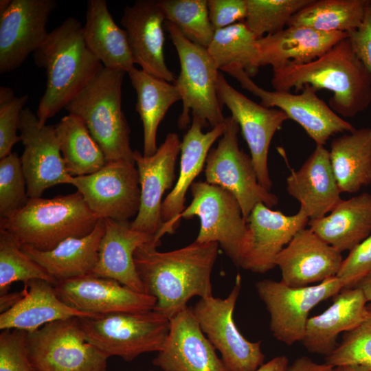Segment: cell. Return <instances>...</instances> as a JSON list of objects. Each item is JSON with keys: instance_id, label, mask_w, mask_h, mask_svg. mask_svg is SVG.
<instances>
[{"instance_id": "8d00e7d4", "label": "cell", "mask_w": 371, "mask_h": 371, "mask_svg": "<svg viewBox=\"0 0 371 371\" xmlns=\"http://www.w3.org/2000/svg\"><path fill=\"white\" fill-rule=\"evenodd\" d=\"M257 38L244 21L215 31L207 48L219 70H244L255 76L260 67Z\"/></svg>"}, {"instance_id": "816d5d0a", "label": "cell", "mask_w": 371, "mask_h": 371, "mask_svg": "<svg viewBox=\"0 0 371 371\" xmlns=\"http://www.w3.org/2000/svg\"><path fill=\"white\" fill-rule=\"evenodd\" d=\"M354 287L360 289L367 302L371 303V271L361 279Z\"/></svg>"}, {"instance_id": "cb8c5ba5", "label": "cell", "mask_w": 371, "mask_h": 371, "mask_svg": "<svg viewBox=\"0 0 371 371\" xmlns=\"http://www.w3.org/2000/svg\"><path fill=\"white\" fill-rule=\"evenodd\" d=\"M196 118L192 119L190 128L183 135L181 144V161L179 178L161 205L162 225L155 236L161 243L166 234H173L180 223L179 216L185 210L186 195L193 181L203 170L212 144L222 136L225 121L207 133Z\"/></svg>"}, {"instance_id": "f907efd6", "label": "cell", "mask_w": 371, "mask_h": 371, "mask_svg": "<svg viewBox=\"0 0 371 371\" xmlns=\"http://www.w3.org/2000/svg\"><path fill=\"white\" fill-rule=\"evenodd\" d=\"M23 296V291L20 293H6L1 295V313H3L14 305Z\"/></svg>"}, {"instance_id": "1f68e13d", "label": "cell", "mask_w": 371, "mask_h": 371, "mask_svg": "<svg viewBox=\"0 0 371 371\" xmlns=\"http://www.w3.org/2000/svg\"><path fill=\"white\" fill-rule=\"evenodd\" d=\"M86 44L104 67L126 74L135 67L125 30L114 21L105 0H89L83 25Z\"/></svg>"}, {"instance_id": "44dd1931", "label": "cell", "mask_w": 371, "mask_h": 371, "mask_svg": "<svg viewBox=\"0 0 371 371\" xmlns=\"http://www.w3.org/2000/svg\"><path fill=\"white\" fill-rule=\"evenodd\" d=\"M170 330L153 363L163 371H229L186 306L170 319Z\"/></svg>"}, {"instance_id": "4316f807", "label": "cell", "mask_w": 371, "mask_h": 371, "mask_svg": "<svg viewBox=\"0 0 371 371\" xmlns=\"http://www.w3.org/2000/svg\"><path fill=\"white\" fill-rule=\"evenodd\" d=\"M105 232L101 239L98 259L91 275L115 280L131 289L144 293L134 262V253L142 245L154 243L155 237L135 230L128 221L103 219Z\"/></svg>"}, {"instance_id": "60d3db41", "label": "cell", "mask_w": 371, "mask_h": 371, "mask_svg": "<svg viewBox=\"0 0 371 371\" xmlns=\"http://www.w3.org/2000/svg\"><path fill=\"white\" fill-rule=\"evenodd\" d=\"M29 199L20 157L12 152L0 160V219L14 216Z\"/></svg>"}, {"instance_id": "7bdbcfd3", "label": "cell", "mask_w": 371, "mask_h": 371, "mask_svg": "<svg viewBox=\"0 0 371 371\" xmlns=\"http://www.w3.org/2000/svg\"><path fill=\"white\" fill-rule=\"evenodd\" d=\"M28 98L27 95L16 97L10 87H0V159L10 154L13 146L21 141L16 131Z\"/></svg>"}, {"instance_id": "7402d4cb", "label": "cell", "mask_w": 371, "mask_h": 371, "mask_svg": "<svg viewBox=\"0 0 371 371\" xmlns=\"http://www.w3.org/2000/svg\"><path fill=\"white\" fill-rule=\"evenodd\" d=\"M165 21L155 0H137L126 5L121 19L135 64L156 78L175 83V76L165 61Z\"/></svg>"}, {"instance_id": "8fae6325", "label": "cell", "mask_w": 371, "mask_h": 371, "mask_svg": "<svg viewBox=\"0 0 371 371\" xmlns=\"http://www.w3.org/2000/svg\"><path fill=\"white\" fill-rule=\"evenodd\" d=\"M256 288L270 315L273 336L290 346L302 341L311 310L344 287L341 280L335 276L316 285L300 287L265 279L258 282Z\"/></svg>"}, {"instance_id": "4dcf8cb0", "label": "cell", "mask_w": 371, "mask_h": 371, "mask_svg": "<svg viewBox=\"0 0 371 371\" xmlns=\"http://www.w3.org/2000/svg\"><path fill=\"white\" fill-rule=\"evenodd\" d=\"M308 225L340 253L350 251L371 234V194L341 199L328 215L309 220Z\"/></svg>"}, {"instance_id": "7a4b0ae2", "label": "cell", "mask_w": 371, "mask_h": 371, "mask_svg": "<svg viewBox=\"0 0 371 371\" xmlns=\"http://www.w3.org/2000/svg\"><path fill=\"white\" fill-rule=\"evenodd\" d=\"M275 91L297 93L308 85L316 91L333 93L328 106L341 117L351 118L371 104V73L345 38L318 58L304 64L288 63L273 70Z\"/></svg>"}, {"instance_id": "74e56055", "label": "cell", "mask_w": 371, "mask_h": 371, "mask_svg": "<svg viewBox=\"0 0 371 371\" xmlns=\"http://www.w3.org/2000/svg\"><path fill=\"white\" fill-rule=\"evenodd\" d=\"M166 21L192 43L207 48L214 36L207 0H158Z\"/></svg>"}, {"instance_id": "c3c4849f", "label": "cell", "mask_w": 371, "mask_h": 371, "mask_svg": "<svg viewBox=\"0 0 371 371\" xmlns=\"http://www.w3.org/2000/svg\"><path fill=\"white\" fill-rule=\"evenodd\" d=\"M334 367L326 363H318L311 359L302 356L289 364L287 371H333Z\"/></svg>"}, {"instance_id": "30bf717a", "label": "cell", "mask_w": 371, "mask_h": 371, "mask_svg": "<svg viewBox=\"0 0 371 371\" xmlns=\"http://www.w3.org/2000/svg\"><path fill=\"white\" fill-rule=\"evenodd\" d=\"M190 190L192 201L179 220L198 216L200 229L195 241L217 243L239 267L247 225L238 200L224 188L206 181L194 182Z\"/></svg>"}, {"instance_id": "4fadbf2b", "label": "cell", "mask_w": 371, "mask_h": 371, "mask_svg": "<svg viewBox=\"0 0 371 371\" xmlns=\"http://www.w3.org/2000/svg\"><path fill=\"white\" fill-rule=\"evenodd\" d=\"M226 73L236 78L242 88L259 98L262 106L278 109L300 125L316 145L324 146L331 136L355 129L320 99L308 85L303 87L301 93L268 91L257 85L243 69H232Z\"/></svg>"}, {"instance_id": "681fc988", "label": "cell", "mask_w": 371, "mask_h": 371, "mask_svg": "<svg viewBox=\"0 0 371 371\" xmlns=\"http://www.w3.org/2000/svg\"><path fill=\"white\" fill-rule=\"evenodd\" d=\"M289 365L286 356H278L263 363L255 371H287Z\"/></svg>"}, {"instance_id": "db71d44e", "label": "cell", "mask_w": 371, "mask_h": 371, "mask_svg": "<svg viewBox=\"0 0 371 371\" xmlns=\"http://www.w3.org/2000/svg\"><path fill=\"white\" fill-rule=\"evenodd\" d=\"M12 0H1L0 1V14L5 12L9 8Z\"/></svg>"}, {"instance_id": "f546056e", "label": "cell", "mask_w": 371, "mask_h": 371, "mask_svg": "<svg viewBox=\"0 0 371 371\" xmlns=\"http://www.w3.org/2000/svg\"><path fill=\"white\" fill-rule=\"evenodd\" d=\"M105 232L100 218L88 235L69 238L49 251H39L21 245L22 250L42 267L56 282L91 275L98 259Z\"/></svg>"}, {"instance_id": "5bb4252c", "label": "cell", "mask_w": 371, "mask_h": 371, "mask_svg": "<svg viewBox=\"0 0 371 371\" xmlns=\"http://www.w3.org/2000/svg\"><path fill=\"white\" fill-rule=\"evenodd\" d=\"M71 185L99 218L128 221L139 212L141 190L138 170L133 163L106 162L94 173L73 177Z\"/></svg>"}, {"instance_id": "d590c367", "label": "cell", "mask_w": 371, "mask_h": 371, "mask_svg": "<svg viewBox=\"0 0 371 371\" xmlns=\"http://www.w3.org/2000/svg\"><path fill=\"white\" fill-rule=\"evenodd\" d=\"M368 1L312 0L290 19L287 26L304 27L327 33L348 34L362 23Z\"/></svg>"}, {"instance_id": "3957f363", "label": "cell", "mask_w": 371, "mask_h": 371, "mask_svg": "<svg viewBox=\"0 0 371 371\" xmlns=\"http://www.w3.org/2000/svg\"><path fill=\"white\" fill-rule=\"evenodd\" d=\"M33 56L47 78L36 113L41 124L65 109L104 67L87 47L83 25L75 17L49 32Z\"/></svg>"}, {"instance_id": "f5cc1de1", "label": "cell", "mask_w": 371, "mask_h": 371, "mask_svg": "<svg viewBox=\"0 0 371 371\" xmlns=\"http://www.w3.org/2000/svg\"><path fill=\"white\" fill-rule=\"evenodd\" d=\"M371 369L358 365H344L334 368L333 371H370Z\"/></svg>"}, {"instance_id": "484cf974", "label": "cell", "mask_w": 371, "mask_h": 371, "mask_svg": "<svg viewBox=\"0 0 371 371\" xmlns=\"http://www.w3.org/2000/svg\"><path fill=\"white\" fill-rule=\"evenodd\" d=\"M368 305L360 289L344 288L326 311L308 318L301 342L309 352L328 357L337 348L340 333L351 330L365 320Z\"/></svg>"}, {"instance_id": "e0dca14e", "label": "cell", "mask_w": 371, "mask_h": 371, "mask_svg": "<svg viewBox=\"0 0 371 371\" xmlns=\"http://www.w3.org/2000/svg\"><path fill=\"white\" fill-rule=\"evenodd\" d=\"M309 220L300 208L297 214L289 216L262 203L256 204L247 218L239 267L258 273L276 267L277 256Z\"/></svg>"}, {"instance_id": "ba28073f", "label": "cell", "mask_w": 371, "mask_h": 371, "mask_svg": "<svg viewBox=\"0 0 371 371\" xmlns=\"http://www.w3.org/2000/svg\"><path fill=\"white\" fill-rule=\"evenodd\" d=\"M78 319L52 322L27 333L29 358L36 371H107L109 357L87 341Z\"/></svg>"}, {"instance_id": "9c48e42d", "label": "cell", "mask_w": 371, "mask_h": 371, "mask_svg": "<svg viewBox=\"0 0 371 371\" xmlns=\"http://www.w3.org/2000/svg\"><path fill=\"white\" fill-rule=\"evenodd\" d=\"M240 130L232 116L225 117V128L218 145L207 156L205 175L206 182L224 188L236 198L247 221L256 204L271 207L278 204V199L259 183L251 156L239 148Z\"/></svg>"}, {"instance_id": "8992f818", "label": "cell", "mask_w": 371, "mask_h": 371, "mask_svg": "<svg viewBox=\"0 0 371 371\" xmlns=\"http://www.w3.org/2000/svg\"><path fill=\"white\" fill-rule=\"evenodd\" d=\"M165 25L180 62V73L174 83L183 103L179 128H188L190 114L203 127L213 128L224 123L225 117L217 93L219 69L212 57L206 48L188 40L172 23L166 21Z\"/></svg>"}, {"instance_id": "11a10c76", "label": "cell", "mask_w": 371, "mask_h": 371, "mask_svg": "<svg viewBox=\"0 0 371 371\" xmlns=\"http://www.w3.org/2000/svg\"><path fill=\"white\" fill-rule=\"evenodd\" d=\"M371 371V370H370Z\"/></svg>"}, {"instance_id": "d6986e66", "label": "cell", "mask_w": 371, "mask_h": 371, "mask_svg": "<svg viewBox=\"0 0 371 371\" xmlns=\"http://www.w3.org/2000/svg\"><path fill=\"white\" fill-rule=\"evenodd\" d=\"M181 144L178 135L170 133L153 155L145 157L134 150L141 199L139 212L130 222L132 229L155 237L161 228L162 197L175 180V164Z\"/></svg>"}, {"instance_id": "f35d334b", "label": "cell", "mask_w": 371, "mask_h": 371, "mask_svg": "<svg viewBox=\"0 0 371 371\" xmlns=\"http://www.w3.org/2000/svg\"><path fill=\"white\" fill-rule=\"evenodd\" d=\"M56 281L25 253L20 243L11 234L0 229V296L8 293L13 282L25 284L32 280Z\"/></svg>"}, {"instance_id": "ac0fdd59", "label": "cell", "mask_w": 371, "mask_h": 371, "mask_svg": "<svg viewBox=\"0 0 371 371\" xmlns=\"http://www.w3.org/2000/svg\"><path fill=\"white\" fill-rule=\"evenodd\" d=\"M55 0H12L0 14V73L19 67L48 34L47 25L57 8Z\"/></svg>"}, {"instance_id": "bcb514c9", "label": "cell", "mask_w": 371, "mask_h": 371, "mask_svg": "<svg viewBox=\"0 0 371 371\" xmlns=\"http://www.w3.org/2000/svg\"><path fill=\"white\" fill-rule=\"evenodd\" d=\"M209 17L215 31L244 21L245 0H207Z\"/></svg>"}, {"instance_id": "f6af8a7d", "label": "cell", "mask_w": 371, "mask_h": 371, "mask_svg": "<svg viewBox=\"0 0 371 371\" xmlns=\"http://www.w3.org/2000/svg\"><path fill=\"white\" fill-rule=\"evenodd\" d=\"M371 271V234L349 251L337 275L344 288H352Z\"/></svg>"}, {"instance_id": "6da1fadb", "label": "cell", "mask_w": 371, "mask_h": 371, "mask_svg": "<svg viewBox=\"0 0 371 371\" xmlns=\"http://www.w3.org/2000/svg\"><path fill=\"white\" fill-rule=\"evenodd\" d=\"M215 242L161 252L150 243L138 247L134 262L144 293L156 299L154 311L170 319L188 300L212 296L211 273L218 253Z\"/></svg>"}, {"instance_id": "5b68a950", "label": "cell", "mask_w": 371, "mask_h": 371, "mask_svg": "<svg viewBox=\"0 0 371 371\" xmlns=\"http://www.w3.org/2000/svg\"><path fill=\"white\" fill-rule=\"evenodd\" d=\"M126 74L103 67L65 107L69 114L83 120L107 162L124 160L135 164L131 128L122 109Z\"/></svg>"}, {"instance_id": "e575fe53", "label": "cell", "mask_w": 371, "mask_h": 371, "mask_svg": "<svg viewBox=\"0 0 371 371\" xmlns=\"http://www.w3.org/2000/svg\"><path fill=\"white\" fill-rule=\"evenodd\" d=\"M54 126L62 157L70 175H91L106 164L102 150L78 116L69 113Z\"/></svg>"}, {"instance_id": "ab89813d", "label": "cell", "mask_w": 371, "mask_h": 371, "mask_svg": "<svg viewBox=\"0 0 371 371\" xmlns=\"http://www.w3.org/2000/svg\"><path fill=\"white\" fill-rule=\"evenodd\" d=\"M245 23L257 38L284 30L290 19L312 0H245Z\"/></svg>"}, {"instance_id": "9a60e30c", "label": "cell", "mask_w": 371, "mask_h": 371, "mask_svg": "<svg viewBox=\"0 0 371 371\" xmlns=\"http://www.w3.org/2000/svg\"><path fill=\"white\" fill-rule=\"evenodd\" d=\"M217 93L221 105L230 111L238 122L250 150L259 183L268 191L272 187L268 168V154L275 133L288 116L281 110L267 108L247 98L228 83L219 72Z\"/></svg>"}, {"instance_id": "2e32d148", "label": "cell", "mask_w": 371, "mask_h": 371, "mask_svg": "<svg viewBox=\"0 0 371 371\" xmlns=\"http://www.w3.org/2000/svg\"><path fill=\"white\" fill-rule=\"evenodd\" d=\"M19 130L24 150L20 157L29 198L41 197L56 185L70 184L73 177L67 171L55 126L41 124L29 108L23 109Z\"/></svg>"}, {"instance_id": "ee69618b", "label": "cell", "mask_w": 371, "mask_h": 371, "mask_svg": "<svg viewBox=\"0 0 371 371\" xmlns=\"http://www.w3.org/2000/svg\"><path fill=\"white\" fill-rule=\"evenodd\" d=\"M27 332L2 330L0 334V371H36L29 358Z\"/></svg>"}, {"instance_id": "603a6c76", "label": "cell", "mask_w": 371, "mask_h": 371, "mask_svg": "<svg viewBox=\"0 0 371 371\" xmlns=\"http://www.w3.org/2000/svg\"><path fill=\"white\" fill-rule=\"evenodd\" d=\"M343 260L341 253L305 227L279 253L276 266L281 271V282L300 287L337 276Z\"/></svg>"}, {"instance_id": "83f0119b", "label": "cell", "mask_w": 371, "mask_h": 371, "mask_svg": "<svg viewBox=\"0 0 371 371\" xmlns=\"http://www.w3.org/2000/svg\"><path fill=\"white\" fill-rule=\"evenodd\" d=\"M23 296L0 314V329H19L33 332L43 326L71 317L96 318L102 315L80 311L62 301L55 285L43 280H32L24 284Z\"/></svg>"}, {"instance_id": "d6a6232c", "label": "cell", "mask_w": 371, "mask_h": 371, "mask_svg": "<svg viewBox=\"0 0 371 371\" xmlns=\"http://www.w3.org/2000/svg\"><path fill=\"white\" fill-rule=\"evenodd\" d=\"M328 153L341 192L356 193L371 184V127L333 139Z\"/></svg>"}, {"instance_id": "7c38bea8", "label": "cell", "mask_w": 371, "mask_h": 371, "mask_svg": "<svg viewBox=\"0 0 371 371\" xmlns=\"http://www.w3.org/2000/svg\"><path fill=\"white\" fill-rule=\"evenodd\" d=\"M240 289L241 277L238 275L226 298L213 295L200 298L192 308L201 330L219 351L229 371H255L265 359L261 341L251 342L245 338L233 318Z\"/></svg>"}, {"instance_id": "52a82bcc", "label": "cell", "mask_w": 371, "mask_h": 371, "mask_svg": "<svg viewBox=\"0 0 371 371\" xmlns=\"http://www.w3.org/2000/svg\"><path fill=\"white\" fill-rule=\"evenodd\" d=\"M78 319L87 341L109 357L117 356L126 361L143 353L159 352L170 324L169 318L153 309Z\"/></svg>"}, {"instance_id": "d4e9b609", "label": "cell", "mask_w": 371, "mask_h": 371, "mask_svg": "<svg viewBox=\"0 0 371 371\" xmlns=\"http://www.w3.org/2000/svg\"><path fill=\"white\" fill-rule=\"evenodd\" d=\"M290 171L286 179V191L300 203V208L310 220L326 216L341 200L329 153L324 146L316 145L302 166Z\"/></svg>"}, {"instance_id": "ffe728a7", "label": "cell", "mask_w": 371, "mask_h": 371, "mask_svg": "<svg viewBox=\"0 0 371 371\" xmlns=\"http://www.w3.org/2000/svg\"><path fill=\"white\" fill-rule=\"evenodd\" d=\"M58 297L85 313L105 315L153 310L156 299L107 278L88 275L57 282Z\"/></svg>"}, {"instance_id": "f1b7e54d", "label": "cell", "mask_w": 371, "mask_h": 371, "mask_svg": "<svg viewBox=\"0 0 371 371\" xmlns=\"http://www.w3.org/2000/svg\"><path fill=\"white\" fill-rule=\"evenodd\" d=\"M344 32H322L304 27L287 26L273 34L257 39L260 66L273 70L288 63H310L330 50L342 39Z\"/></svg>"}, {"instance_id": "7dc6e473", "label": "cell", "mask_w": 371, "mask_h": 371, "mask_svg": "<svg viewBox=\"0 0 371 371\" xmlns=\"http://www.w3.org/2000/svg\"><path fill=\"white\" fill-rule=\"evenodd\" d=\"M355 54L371 73V0H368L361 25L348 33Z\"/></svg>"}, {"instance_id": "836d02e7", "label": "cell", "mask_w": 371, "mask_h": 371, "mask_svg": "<svg viewBox=\"0 0 371 371\" xmlns=\"http://www.w3.org/2000/svg\"><path fill=\"white\" fill-rule=\"evenodd\" d=\"M137 94L135 109L144 128V153L153 155L157 150L159 125L170 106L181 98L173 83L156 78L142 69L133 68L128 73Z\"/></svg>"}, {"instance_id": "277c9868", "label": "cell", "mask_w": 371, "mask_h": 371, "mask_svg": "<svg viewBox=\"0 0 371 371\" xmlns=\"http://www.w3.org/2000/svg\"><path fill=\"white\" fill-rule=\"evenodd\" d=\"M100 219L77 191L52 199L30 198L14 216L0 219V229L22 245L49 251L69 238L89 234Z\"/></svg>"}, {"instance_id": "b9f144b4", "label": "cell", "mask_w": 371, "mask_h": 371, "mask_svg": "<svg viewBox=\"0 0 371 371\" xmlns=\"http://www.w3.org/2000/svg\"><path fill=\"white\" fill-rule=\"evenodd\" d=\"M368 313L358 326L344 333L341 341L328 357L325 363L337 367L358 365L371 369V303Z\"/></svg>"}]
</instances>
